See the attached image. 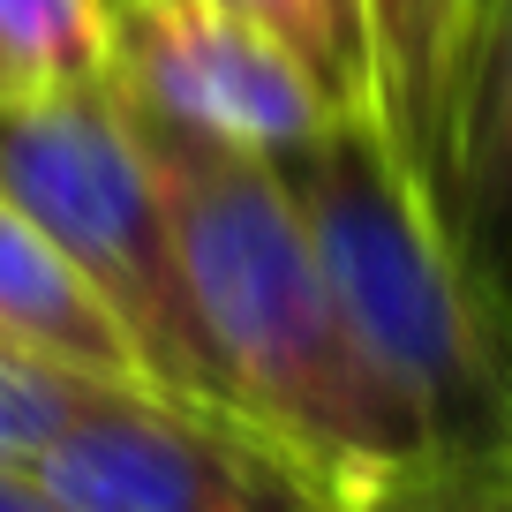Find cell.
<instances>
[{
	"instance_id": "obj_1",
	"label": "cell",
	"mask_w": 512,
	"mask_h": 512,
	"mask_svg": "<svg viewBox=\"0 0 512 512\" xmlns=\"http://www.w3.org/2000/svg\"><path fill=\"white\" fill-rule=\"evenodd\" d=\"M113 91L159 181L189 309L226 407L272 445H287L347 505L392 475L430 467L415 415L384 392V377L347 339V317L324 287L317 241L302 226L279 159L166 121L121 76Z\"/></svg>"
},
{
	"instance_id": "obj_2",
	"label": "cell",
	"mask_w": 512,
	"mask_h": 512,
	"mask_svg": "<svg viewBox=\"0 0 512 512\" xmlns=\"http://www.w3.org/2000/svg\"><path fill=\"white\" fill-rule=\"evenodd\" d=\"M347 339L415 415L430 467L512 460V332L467 279L445 211L384 144L377 113H332L279 151Z\"/></svg>"
},
{
	"instance_id": "obj_3",
	"label": "cell",
	"mask_w": 512,
	"mask_h": 512,
	"mask_svg": "<svg viewBox=\"0 0 512 512\" xmlns=\"http://www.w3.org/2000/svg\"><path fill=\"white\" fill-rule=\"evenodd\" d=\"M0 196L106 294V309L136 339L151 392L234 415L196 332L174 226L144 166V144L121 113L113 68L91 83L0 91Z\"/></svg>"
},
{
	"instance_id": "obj_4",
	"label": "cell",
	"mask_w": 512,
	"mask_h": 512,
	"mask_svg": "<svg viewBox=\"0 0 512 512\" xmlns=\"http://www.w3.org/2000/svg\"><path fill=\"white\" fill-rule=\"evenodd\" d=\"M31 475L76 512H347L287 445L151 384H98Z\"/></svg>"
},
{
	"instance_id": "obj_5",
	"label": "cell",
	"mask_w": 512,
	"mask_h": 512,
	"mask_svg": "<svg viewBox=\"0 0 512 512\" xmlns=\"http://www.w3.org/2000/svg\"><path fill=\"white\" fill-rule=\"evenodd\" d=\"M113 76L166 121L272 159L309 144L332 113H354L332 106L272 31L219 0H128L113 16Z\"/></svg>"
},
{
	"instance_id": "obj_6",
	"label": "cell",
	"mask_w": 512,
	"mask_h": 512,
	"mask_svg": "<svg viewBox=\"0 0 512 512\" xmlns=\"http://www.w3.org/2000/svg\"><path fill=\"white\" fill-rule=\"evenodd\" d=\"M362 23H369V113H377L384 144L415 166L430 204L445 211L452 121H460L482 0H362Z\"/></svg>"
},
{
	"instance_id": "obj_7",
	"label": "cell",
	"mask_w": 512,
	"mask_h": 512,
	"mask_svg": "<svg viewBox=\"0 0 512 512\" xmlns=\"http://www.w3.org/2000/svg\"><path fill=\"white\" fill-rule=\"evenodd\" d=\"M445 226L467 279L512 332V0H490L475 23L445 166Z\"/></svg>"
},
{
	"instance_id": "obj_8",
	"label": "cell",
	"mask_w": 512,
	"mask_h": 512,
	"mask_svg": "<svg viewBox=\"0 0 512 512\" xmlns=\"http://www.w3.org/2000/svg\"><path fill=\"white\" fill-rule=\"evenodd\" d=\"M0 339L46 354V362H68V369H83V377L144 384V362H136L128 324L113 317L106 294L38 234L8 196H0Z\"/></svg>"
},
{
	"instance_id": "obj_9",
	"label": "cell",
	"mask_w": 512,
	"mask_h": 512,
	"mask_svg": "<svg viewBox=\"0 0 512 512\" xmlns=\"http://www.w3.org/2000/svg\"><path fill=\"white\" fill-rule=\"evenodd\" d=\"M0 68H8V91L106 76L113 8L106 0H0Z\"/></svg>"
},
{
	"instance_id": "obj_10",
	"label": "cell",
	"mask_w": 512,
	"mask_h": 512,
	"mask_svg": "<svg viewBox=\"0 0 512 512\" xmlns=\"http://www.w3.org/2000/svg\"><path fill=\"white\" fill-rule=\"evenodd\" d=\"M234 16H249L256 31H272L294 61L317 76V91L332 106L369 113V23L362 0H219Z\"/></svg>"
},
{
	"instance_id": "obj_11",
	"label": "cell",
	"mask_w": 512,
	"mask_h": 512,
	"mask_svg": "<svg viewBox=\"0 0 512 512\" xmlns=\"http://www.w3.org/2000/svg\"><path fill=\"white\" fill-rule=\"evenodd\" d=\"M98 384L106 377H83L68 362H46V354L0 339V467H31Z\"/></svg>"
},
{
	"instance_id": "obj_12",
	"label": "cell",
	"mask_w": 512,
	"mask_h": 512,
	"mask_svg": "<svg viewBox=\"0 0 512 512\" xmlns=\"http://www.w3.org/2000/svg\"><path fill=\"white\" fill-rule=\"evenodd\" d=\"M437 512H512V460L437 467Z\"/></svg>"
},
{
	"instance_id": "obj_13",
	"label": "cell",
	"mask_w": 512,
	"mask_h": 512,
	"mask_svg": "<svg viewBox=\"0 0 512 512\" xmlns=\"http://www.w3.org/2000/svg\"><path fill=\"white\" fill-rule=\"evenodd\" d=\"M347 512H437V467H415V475L377 482V490L354 497Z\"/></svg>"
},
{
	"instance_id": "obj_14",
	"label": "cell",
	"mask_w": 512,
	"mask_h": 512,
	"mask_svg": "<svg viewBox=\"0 0 512 512\" xmlns=\"http://www.w3.org/2000/svg\"><path fill=\"white\" fill-rule=\"evenodd\" d=\"M0 512H76L31 475V467H0Z\"/></svg>"
},
{
	"instance_id": "obj_15",
	"label": "cell",
	"mask_w": 512,
	"mask_h": 512,
	"mask_svg": "<svg viewBox=\"0 0 512 512\" xmlns=\"http://www.w3.org/2000/svg\"><path fill=\"white\" fill-rule=\"evenodd\" d=\"M106 8H113V16H121V8H128V0H106Z\"/></svg>"
},
{
	"instance_id": "obj_16",
	"label": "cell",
	"mask_w": 512,
	"mask_h": 512,
	"mask_svg": "<svg viewBox=\"0 0 512 512\" xmlns=\"http://www.w3.org/2000/svg\"><path fill=\"white\" fill-rule=\"evenodd\" d=\"M0 91H8V68H0Z\"/></svg>"
},
{
	"instance_id": "obj_17",
	"label": "cell",
	"mask_w": 512,
	"mask_h": 512,
	"mask_svg": "<svg viewBox=\"0 0 512 512\" xmlns=\"http://www.w3.org/2000/svg\"><path fill=\"white\" fill-rule=\"evenodd\" d=\"M482 8H490V0H482Z\"/></svg>"
}]
</instances>
